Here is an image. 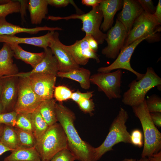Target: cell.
I'll return each instance as SVG.
<instances>
[{"mask_svg":"<svg viewBox=\"0 0 161 161\" xmlns=\"http://www.w3.org/2000/svg\"><path fill=\"white\" fill-rule=\"evenodd\" d=\"M58 121L62 127L68 142V148L80 161H94V147L81 139L74 126V113L61 103L55 104Z\"/></svg>","mask_w":161,"mask_h":161,"instance_id":"6da1fadb","label":"cell"},{"mask_svg":"<svg viewBox=\"0 0 161 161\" xmlns=\"http://www.w3.org/2000/svg\"><path fill=\"white\" fill-rule=\"evenodd\" d=\"M145 99L132 107L135 116L141 123L143 131L144 144L141 157L148 158L161 151V133L153 122Z\"/></svg>","mask_w":161,"mask_h":161,"instance_id":"7a4b0ae2","label":"cell"},{"mask_svg":"<svg viewBox=\"0 0 161 161\" xmlns=\"http://www.w3.org/2000/svg\"><path fill=\"white\" fill-rule=\"evenodd\" d=\"M129 117L126 111L120 107L110 126L105 139L100 145L94 148V161L99 160L107 152L113 150V146L119 143L131 144L130 134L126 125Z\"/></svg>","mask_w":161,"mask_h":161,"instance_id":"3957f363","label":"cell"},{"mask_svg":"<svg viewBox=\"0 0 161 161\" xmlns=\"http://www.w3.org/2000/svg\"><path fill=\"white\" fill-rule=\"evenodd\" d=\"M35 147L44 161H50L58 151L68 148L67 138L60 123H56L49 126L40 138L36 141Z\"/></svg>","mask_w":161,"mask_h":161,"instance_id":"277c9868","label":"cell"},{"mask_svg":"<svg viewBox=\"0 0 161 161\" xmlns=\"http://www.w3.org/2000/svg\"><path fill=\"white\" fill-rule=\"evenodd\" d=\"M128 86L129 89L124 93L122 102L126 105L132 107L142 102L145 99L147 93L151 89L156 86L160 90L161 78L152 67H148L141 79L132 80Z\"/></svg>","mask_w":161,"mask_h":161,"instance_id":"5b68a950","label":"cell"},{"mask_svg":"<svg viewBox=\"0 0 161 161\" xmlns=\"http://www.w3.org/2000/svg\"><path fill=\"white\" fill-rule=\"evenodd\" d=\"M102 12L99 5L92 8L89 12L80 14H73L64 17L49 16L48 19L52 21L61 19L68 20L70 19H78L82 21V30L86 35L93 37L98 44H103L106 37V34L100 30V26L103 18Z\"/></svg>","mask_w":161,"mask_h":161,"instance_id":"8992f818","label":"cell"},{"mask_svg":"<svg viewBox=\"0 0 161 161\" xmlns=\"http://www.w3.org/2000/svg\"><path fill=\"white\" fill-rule=\"evenodd\" d=\"M160 24L153 15L144 11L134 22L121 49L145 35L151 36L150 42L158 41L160 38L157 33L161 31Z\"/></svg>","mask_w":161,"mask_h":161,"instance_id":"52a82bcc","label":"cell"},{"mask_svg":"<svg viewBox=\"0 0 161 161\" xmlns=\"http://www.w3.org/2000/svg\"><path fill=\"white\" fill-rule=\"evenodd\" d=\"M18 96L14 111L17 113L32 114L44 100L35 93L27 77H18Z\"/></svg>","mask_w":161,"mask_h":161,"instance_id":"ba28073f","label":"cell"},{"mask_svg":"<svg viewBox=\"0 0 161 161\" xmlns=\"http://www.w3.org/2000/svg\"><path fill=\"white\" fill-rule=\"evenodd\" d=\"M123 72L118 69L112 72H100L91 76V83L96 85L109 99L121 97L120 87Z\"/></svg>","mask_w":161,"mask_h":161,"instance_id":"9c48e42d","label":"cell"},{"mask_svg":"<svg viewBox=\"0 0 161 161\" xmlns=\"http://www.w3.org/2000/svg\"><path fill=\"white\" fill-rule=\"evenodd\" d=\"M151 36L144 35L133 41L126 47L121 49L115 60L110 65L107 66L99 68L98 72L107 73L116 69H124L132 72L137 76L136 80H139L143 76L144 74L139 73L131 67L130 61L131 56L137 46L144 40L150 42Z\"/></svg>","mask_w":161,"mask_h":161,"instance_id":"30bf717a","label":"cell"},{"mask_svg":"<svg viewBox=\"0 0 161 161\" xmlns=\"http://www.w3.org/2000/svg\"><path fill=\"white\" fill-rule=\"evenodd\" d=\"M127 33L123 25L117 18L114 25L106 34L105 40L107 46L102 49V53L107 58L116 59L123 47Z\"/></svg>","mask_w":161,"mask_h":161,"instance_id":"8fae6325","label":"cell"},{"mask_svg":"<svg viewBox=\"0 0 161 161\" xmlns=\"http://www.w3.org/2000/svg\"><path fill=\"white\" fill-rule=\"evenodd\" d=\"M64 46L59 40L58 32L55 31L50 38L48 47L57 59L59 72H66L79 68L80 65Z\"/></svg>","mask_w":161,"mask_h":161,"instance_id":"7c38bea8","label":"cell"},{"mask_svg":"<svg viewBox=\"0 0 161 161\" xmlns=\"http://www.w3.org/2000/svg\"><path fill=\"white\" fill-rule=\"evenodd\" d=\"M35 93L43 100L53 98L57 76L52 74L37 73L28 77Z\"/></svg>","mask_w":161,"mask_h":161,"instance_id":"4fadbf2b","label":"cell"},{"mask_svg":"<svg viewBox=\"0 0 161 161\" xmlns=\"http://www.w3.org/2000/svg\"><path fill=\"white\" fill-rule=\"evenodd\" d=\"M87 39L88 36L85 35L83 38L77 40L74 44L64 46L79 65H86L89 59H95L97 63L100 61L98 55L90 49Z\"/></svg>","mask_w":161,"mask_h":161,"instance_id":"5bb4252c","label":"cell"},{"mask_svg":"<svg viewBox=\"0 0 161 161\" xmlns=\"http://www.w3.org/2000/svg\"><path fill=\"white\" fill-rule=\"evenodd\" d=\"M2 89L0 98L4 113L14 111L18 96V78L3 76Z\"/></svg>","mask_w":161,"mask_h":161,"instance_id":"9a60e30c","label":"cell"},{"mask_svg":"<svg viewBox=\"0 0 161 161\" xmlns=\"http://www.w3.org/2000/svg\"><path fill=\"white\" fill-rule=\"evenodd\" d=\"M44 50L45 54L44 58L31 71L26 72L18 73L10 76L25 78L34 73H43L53 75L57 77V73L59 72L57 59L49 47H47Z\"/></svg>","mask_w":161,"mask_h":161,"instance_id":"2e32d148","label":"cell"},{"mask_svg":"<svg viewBox=\"0 0 161 161\" xmlns=\"http://www.w3.org/2000/svg\"><path fill=\"white\" fill-rule=\"evenodd\" d=\"M143 11L137 0H124L122 10L118 14L117 19L123 25L128 33L135 20Z\"/></svg>","mask_w":161,"mask_h":161,"instance_id":"e0dca14e","label":"cell"},{"mask_svg":"<svg viewBox=\"0 0 161 161\" xmlns=\"http://www.w3.org/2000/svg\"><path fill=\"white\" fill-rule=\"evenodd\" d=\"M123 3L122 0H102L99 4L103 18L100 28L101 31L106 32L112 27L114 16L122 7Z\"/></svg>","mask_w":161,"mask_h":161,"instance_id":"ac0fdd59","label":"cell"},{"mask_svg":"<svg viewBox=\"0 0 161 161\" xmlns=\"http://www.w3.org/2000/svg\"><path fill=\"white\" fill-rule=\"evenodd\" d=\"M62 30V28L60 27H49L46 26L32 28L21 27L7 22L5 17L0 18V36L15 35L16 34L23 32L33 34L42 31H55Z\"/></svg>","mask_w":161,"mask_h":161,"instance_id":"d6986e66","label":"cell"},{"mask_svg":"<svg viewBox=\"0 0 161 161\" xmlns=\"http://www.w3.org/2000/svg\"><path fill=\"white\" fill-rule=\"evenodd\" d=\"M55 31H48L42 36L32 37H19L15 35L0 36V43L23 44L32 45L46 49L49 47L50 38Z\"/></svg>","mask_w":161,"mask_h":161,"instance_id":"ffe728a7","label":"cell"},{"mask_svg":"<svg viewBox=\"0 0 161 161\" xmlns=\"http://www.w3.org/2000/svg\"><path fill=\"white\" fill-rule=\"evenodd\" d=\"M14 53L9 44L4 43L0 49V78L10 76L18 73V69L13 63Z\"/></svg>","mask_w":161,"mask_h":161,"instance_id":"44dd1931","label":"cell"},{"mask_svg":"<svg viewBox=\"0 0 161 161\" xmlns=\"http://www.w3.org/2000/svg\"><path fill=\"white\" fill-rule=\"evenodd\" d=\"M7 44L13 52L15 58L30 65L33 68L40 63L44 57V52L38 53L31 52L24 50L18 44Z\"/></svg>","mask_w":161,"mask_h":161,"instance_id":"7402d4cb","label":"cell"},{"mask_svg":"<svg viewBox=\"0 0 161 161\" xmlns=\"http://www.w3.org/2000/svg\"><path fill=\"white\" fill-rule=\"evenodd\" d=\"M4 161H41V157L35 147L19 146L12 151Z\"/></svg>","mask_w":161,"mask_h":161,"instance_id":"603a6c76","label":"cell"},{"mask_svg":"<svg viewBox=\"0 0 161 161\" xmlns=\"http://www.w3.org/2000/svg\"><path fill=\"white\" fill-rule=\"evenodd\" d=\"M47 0H30L28 8L32 24H40L48 13Z\"/></svg>","mask_w":161,"mask_h":161,"instance_id":"cb8c5ba5","label":"cell"},{"mask_svg":"<svg viewBox=\"0 0 161 161\" xmlns=\"http://www.w3.org/2000/svg\"><path fill=\"white\" fill-rule=\"evenodd\" d=\"M91 74L89 70L80 67L67 72H58L57 77L67 78L76 81L79 83L82 89L86 90L90 87Z\"/></svg>","mask_w":161,"mask_h":161,"instance_id":"d4e9b609","label":"cell"},{"mask_svg":"<svg viewBox=\"0 0 161 161\" xmlns=\"http://www.w3.org/2000/svg\"><path fill=\"white\" fill-rule=\"evenodd\" d=\"M56 100L53 98L43 100L37 111L49 126L58 121L55 112Z\"/></svg>","mask_w":161,"mask_h":161,"instance_id":"484cf974","label":"cell"},{"mask_svg":"<svg viewBox=\"0 0 161 161\" xmlns=\"http://www.w3.org/2000/svg\"><path fill=\"white\" fill-rule=\"evenodd\" d=\"M0 141L12 151L19 146L17 134L14 127L11 126L4 125L3 133L0 137Z\"/></svg>","mask_w":161,"mask_h":161,"instance_id":"4316f807","label":"cell"},{"mask_svg":"<svg viewBox=\"0 0 161 161\" xmlns=\"http://www.w3.org/2000/svg\"><path fill=\"white\" fill-rule=\"evenodd\" d=\"M31 118L32 132L36 141L42 136L49 126L37 111L31 114Z\"/></svg>","mask_w":161,"mask_h":161,"instance_id":"83f0119b","label":"cell"},{"mask_svg":"<svg viewBox=\"0 0 161 161\" xmlns=\"http://www.w3.org/2000/svg\"><path fill=\"white\" fill-rule=\"evenodd\" d=\"M17 134L19 146L27 147H34L36 139L32 133L14 127Z\"/></svg>","mask_w":161,"mask_h":161,"instance_id":"f1b7e54d","label":"cell"},{"mask_svg":"<svg viewBox=\"0 0 161 161\" xmlns=\"http://www.w3.org/2000/svg\"><path fill=\"white\" fill-rule=\"evenodd\" d=\"M30 113H17L14 127L32 133Z\"/></svg>","mask_w":161,"mask_h":161,"instance_id":"f546056e","label":"cell"},{"mask_svg":"<svg viewBox=\"0 0 161 161\" xmlns=\"http://www.w3.org/2000/svg\"><path fill=\"white\" fill-rule=\"evenodd\" d=\"M21 5L19 1H11L6 4H0V18L5 17L8 15L20 12Z\"/></svg>","mask_w":161,"mask_h":161,"instance_id":"4dcf8cb0","label":"cell"},{"mask_svg":"<svg viewBox=\"0 0 161 161\" xmlns=\"http://www.w3.org/2000/svg\"><path fill=\"white\" fill-rule=\"evenodd\" d=\"M72 92L66 86H55L53 93V97L56 101L60 102L71 99Z\"/></svg>","mask_w":161,"mask_h":161,"instance_id":"1f68e13d","label":"cell"},{"mask_svg":"<svg viewBox=\"0 0 161 161\" xmlns=\"http://www.w3.org/2000/svg\"><path fill=\"white\" fill-rule=\"evenodd\" d=\"M146 105L150 113L161 112V99L156 94H153L145 100Z\"/></svg>","mask_w":161,"mask_h":161,"instance_id":"d6a6232c","label":"cell"},{"mask_svg":"<svg viewBox=\"0 0 161 161\" xmlns=\"http://www.w3.org/2000/svg\"><path fill=\"white\" fill-rule=\"evenodd\" d=\"M76 157L68 148L63 149L56 153L50 161H74Z\"/></svg>","mask_w":161,"mask_h":161,"instance_id":"836d02e7","label":"cell"},{"mask_svg":"<svg viewBox=\"0 0 161 161\" xmlns=\"http://www.w3.org/2000/svg\"><path fill=\"white\" fill-rule=\"evenodd\" d=\"M17 113L15 111L0 114V124L14 127Z\"/></svg>","mask_w":161,"mask_h":161,"instance_id":"e575fe53","label":"cell"},{"mask_svg":"<svg viewBox=\"0 0 161 161\" xmlns=\"http://www.w3.org/2000/svg\"><path fill=\"white\" fill-rule=\"evenodd\" d=\"M130 134L131 144L139 148L143 146V136L141 131L139 129H135Z\"/></svg>","mask_w":161,"mask_h":161,"instance_id":"d590c367","label":"cell"},{"mask_svg":"<svg viewBox=\"0 0 161 161\" xmlns=\"http://www.w3.org/2000/svg\"><path fill=\"white\" fill-rule=\"evenodd\" d=\"M77 103L80 109L84 112L91 113L94 110L95 103L92 99H83Z\"/></svg>","mask_w":161,"mask_h":161,"instance_id":"8d00e7d4","label":"cell"},{"mask_svg":"<svg viewBox=\"0 0 161 161\" xmlns=\"http://www.w3.org/2000/svg\"><path fill=\"white\" fill-rule=\"evenodd\" d=\"M48 5L56 7H65L69 4H72L75 8L77 13H81V11L77 7L74 1L72 0H47Z\"/></svg>","mask_w":161,"mask_h":161,"instance_id":"74e56055","label":"cell"},{"mask_svg":"<svg viewBox=\"0 0 161 161\" xmlns=\"http://www.w3.org/2000/svg\"><path fill=\"white\" fill-rule=\"evenodd\" d=\"M143 9L144 11L151 14L153 15L155 13L156 7L153 1L151 0H137Z\"/></svg>","mask_w":161,"mask_h":161,"instance_id":"f35d334b","label":"cell"},{"mask_svg":"<svg viewBox=\"0 0 161 161\" xmlns=\"http://www.w3.org/2000/svg\"><path fill=\"white\" fill-rule=\"evenodd\" d=\"M93 92H89L86 93H82L78 90L72 92L71 99L78 103L83 99H90L93 96Z\"/></svg>","mask_w":161,"mask_h":161,"instance_id":"ab89813d","label":"cell"},{"mask_svg":"<svg viewBox=\"0 0 161 161\" xmlns=\"http://www.w3.org/2000/svg\"><path fill=\"white\" fill-rule=\"evenodd\" d=\"M151 120L154 125L160 128L161 127V112L150 113Z\"/></svg>","mask_w":161,"mask_h":161,"instance_id":"60d3db41","label":"cell"},{"mask_svg":"<svg viewBox=\"0 0 161 161\" xmlns=\"http://www.w3.org/2000/svg\"><path fill=\"white\" fill-rule=\"evenodd\" d=\"M86 35L88 36L87 41L90 49L96 52L98 49V43L93 37L90 35Z\"/></svg>","mask_w":161,"mask_h":161,"instance_id":"b9f144b4","label":"cell"},{"mask_svg":"<svg viewBox=\"0 0 161 161\" xmlns=\"http://www.w3.org/2000/svg\"><path fill=\"white\" fill-rule=\"evenodd\" d=\"M102 0H82V4L87 6H91L92 8L99 5Z\"/></svg>","mask_w":161,"mask_h":161,"instance_id":"7bdbcfd3","label":"cell"},{"mask_svg":"<svg viewBox=\"0 0 161 161\" xmlns=\"http://www.w3.org/2000/svg\"><path fill=\"white\" fill-rule=\"evenodd\" d=\"M154 16L156 18L158 22L161 23V0H159Z\"/></svg>","mask_w":161,"mask_h":161,"instance_id":"ee69618b","label":"cell"},{"mask_svg":"<svg viewBox=\"0 0 161 161\" xmlns=\"http://www.w3.org/2000/svg\"><path fill=\"white\" fill-rule=\"evenodd\" d=\"M148 158L149 161H161V151L153 154Z\"/></svg>","mask_w":161,"mask_h":161,"instance_id":"f6af8a7d","label":"cell"},{"mask_svg":"<svg viewBox=\"0 0 161 161\" xmlns=\"http://www.w3.org/2000/svg\"><path fill=\"white\" fill-rule=\"evenodd\" d=\"M12 151L11 149L5 146L0 141V156L7 151Z\"/></svg>","mask_w":161,"mask_h":161,"instance_id":"bcb514c9","label":"cell"},{"mask_svg":"<svg viewBox=\"0 0 161 161\" xmlns=\"http://www.w3.org/2000/svg\"><path fill=\"white\" fill-rule=\"evenodd\" d=\"M4 125L2 124H0V137L2 135L4 129Z\"/></svg>","mask_w":161,"mask_h":161,"instance_id":"7dc6e473","label":"cell"},{"mask_svg":"<svg viewBox=\"0 0 161 161\" xmlns=\"http://www.w3.org/2000/svg\"><path fill=\"white\" fill-rule=\"evenodd\" d=\"M3 84L2 80L1 78H0V98L1 96L2 89Z\"/></svg>","mask_w":161,"mask_h":161,"instance_id":"c3c4849f","label":"cell"},{"mask_svg":"<svg viewBox=\"0 0 161 161\" xmlns=\"http://www.w3.org/2000/svg\"><path fill=\"white\" fill-rule=\"evenodd\" d=\"M121 161H137L134 158H126L123 160H122Z\"/></svg>","mask_w":161,"mask_h":161,"instance_id":"681fc988","label":"cell"},{"mask_svg":"<svg viewBox=\"0 0 161 161\" xmlns=\"http://www.w3.org/2000/svg\"><path fill=\"white\" fill-rule=\"evenodd\" d=\"M137 161H149L148 158H142L141 157L140 159L137 160Z\"/></svg>","mask_w":161,"mask_h":161,"instance_id":"f907efd6","label":"cell"},{"mask_svg":"<svg viewBox=\"0 0 161 161\" xmlns=\"http://www.w3.org/2000/svg\"><path fill=\"white\" fill-rule=\"evenodd\" d=\"M4 113L3 106L0 102V114Z\"/></svg>","mask_w":161,"mask_h":161,"instance_id":"816d5d0a","label":"cell"},{"mask_svg":"<svg viewBox=\"0 0 161 161\" xmlns=\"http://www.w3.org/2000/svg\"><path fill=\"white\" fill-rule=\"evenodd\" d=\"M41 161H44V160H41Z\"/></svg>","mask_w":161,"mask_h":161,"instance_id":"f5cc1de1","label":"cell"}]
</instances>
